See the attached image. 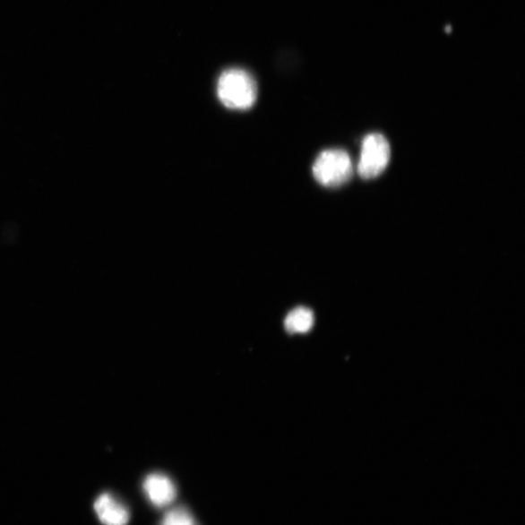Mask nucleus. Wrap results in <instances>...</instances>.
Masks as SVG:
<instances>
[{
	"instance_id": "1",
	"label": "nucleus",
	"mask_w": 525,
	"mask_h": 525,
	"mask_svg": "<svg viewBox=\"0 0 525 525\" xmlns=\"http://www.w3.org/2000/svg\"><path fill=\"white\" fill-rule=\"evenodd\" d=\"M217 95L226 108L246 110L255 104L257 85L254 78L247 72L232 68L220 76Z\"/></svg>"
},
{
	"instance_id": "2",
	"label": "nucleus",
	"mask_w": 525,
	"mask_h": 525,
	"mask_svg": "<svg viewBox=\"0 0 525 525\" xmlns=\"http://www.w3.org/2000/svg\"><path fill=\"white\" fill-rule=\"evenodd\" d=\"M313 173L317 182L325 187L341 186L352 176L351 159L345 151H325L316 158Z\"/></svg>"
},
{
	"instance_id": "3",
	"label": "nucleus",
	"mask_w": 525,
	"mask_h": 525,
	"mask_svg": "<svg viewBox=\"0 0 525 525\" xmlns=\"http://www.w3.org/2000/svg\"><path fill=\"white\" fill-rule=\"evenodd\" d=\"M391 159V146L381 133H371L364 139L357 171L361 177L372 179L379 176Z\"/></svg>"
},
{
	"instance_id": "4",
	"label": "nucleus",
	"mask_w": 525,
	"mask_h": 525,
	"mask_svg": "<svg viewBox=\"0 0 525 525\" xmlns=\"http://www.w3.org/2000/svg\"><path fill=\"white\" fill-rule=\"evenodd\" d=\"M143 489L151 503L159 508L170 505L176 497L175 483L162 473L148 475L143 482Z\"/></svg>"
},
{
	"instance_id": "5",
	"label": "nucleus",
	"mask_w": 525,
	"mask_h": 525,
	"mask_svg": "<svg viewBox=\"0 0 525 525\" xmlns=\"http://www.w3.org/2000/svg\"><path fill=\"white\" fill-rule=\"evenodd\" d=\"M99 521L105 525H127L130 512L127 507L109 494L101 495L94 505Z\"/></svg>"
},
{
	"instance_id": "6",
	"label": "nucleus",
	"mask_w": 525,
	"mask_h": 525,
	"mask_svg": "<svg viewBox=\"0 0 525 525\" xmlns=\"http://www.w3.org/2000/svg\"><path fill=\"white\" fill-rule=\"evenodd\" d=\"M314 314L306 306L296 307L285 318L284 326L291 334H305L314 327Z\"/></svg>"
},
{
	"instance_id": "7",
	"label": "nucleus",
	"mask_w": 525,
	"mask_h": 525,
	"mask_svg": "<svg viewBox=\"0 0 525 525\" xmlns=\"http://www.w3.org/2000/svg\"><path fill=\"white\" fill-rule=\"evenodd\" d=\"M159 525H199L191 512L185 506L169 509Z\"/></svg>"
}]
</instances>
